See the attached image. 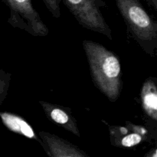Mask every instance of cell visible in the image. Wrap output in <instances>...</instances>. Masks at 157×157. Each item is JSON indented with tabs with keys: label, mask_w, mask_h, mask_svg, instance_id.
<instances>
[{
	"label": "cell",
	"mask_w": 157,
	"mask_h": 157,
	"mask_svg": "<svg viewBox=\"0 0 157 157\" xmlns=\"http://www.w3.org/2000/svg\"><path fill=\"white\" fill-rule=\"evenodd\" d=\"M48 10L55 18L61 17V0H42Z\"/></svg>",
	"instance_id": "10"
},
{
	"label": "cell",
	"mask_w": 157,
	"mask_h": 157,
	"mask_svg": "<svg viewBox=\"0 0 157 157\" xmlns=\"http://www.w3.org/2000/svg\"><path fill=\"white\" fill-rule=\"evenodd\" d=\"M39 104L42 107L46 117L52 123L76 136H80L78 122L72 114L70 108L43 101H40Z\"/></svg>",
	"instance_id": "5"
},
{
	"label": "cell",
	"mask_w": 157,
	"mask_h": 157,
	"mask_svg": "<svg viewBox=\"0 0 157 157\" xmlns=\"http://www.w3.org/2000/svg\"><path fill=\"white\" fill-rule=\"evenodd\" d=\"M82 44L95 87L110 102H116L123 89L122 67L119 58L100 43L84 40Z\"/></svg>",
	"instance_id": "1"
},
{
	"label": "cell",
	"mask_w": 157,
	"mask_h": 157,
	"mask_svg": "<svg viewBox=\"0 0 157 157\" xmlns=\"http://www.w3.org/2000/svg\"><path fill=\"white\" fill-rule=\"evenodd\" d=\"M127 29L140 47L150 56L157 48V23L140 0H114Z\"/></svg>",
	"instance_id": "2"
},
{
	"label": "cell",
	"mask_w": 157,
	"mask_h": 157,
	"mask_svg": "<svg viewBox=\"0 0 157 157\" xmlns=\"http://www.w3.org/2000/svg\"><path fill=\"white\" fill-rule=\"evenodd\" d=\"M75 19L84 29L112 38L110 26L103 15L101 9L106 6L104 0H61Z\"/></svg>",
	"instance_id": "3"
},
{
	"label": "cell",
	"mask_w": 157,
	"mask_h": 157,
	"mask_svg": "<svg viewBox=\"0 0 157 157\" xmlns=\"http://www.w3.org/2000/svg\"><path fill=\"white\" fill-rule=\"evenodd\" d=\"M9 9L8 23L35 37H45L49 30L33 6L32 0H1Z\"/></svg>",
	"instance_id": "4"
},
{
	"label": "cell",
	"mask_w": 157,
	"mask_h": 157,
	"mask_svg": "<svg viewBox=\"0 0 157 157\" xmlns=\"http://www.w3.org/2000/svg\"><path fill=\"white\" fill-rule=\"evenodd\" d=\"M147 4L151 6L155 11H157V0H146Z\"/></svg>",
	"instance_id": "11"
},
{
	"label": "cell",
	"mask_w": 157,
	"mask_h": 157,
	"mask_svg": "<svg viewBox=\"0 0 157 157\" xmlns=\"http://www.w3.org/2000/svg\"><path fill=\"white\" fill-rule=\"evenodd\" d=\"M129 127H110V130L124 135L121 140V145L124 147H131L137 145L143 140V137L147 133L144 127L135 125L132 133H129L130 130V122H127Z\"/></svg>",
	"instance_id": "8"
},
{
	"label": "cell",
	"mask_w": 157,
	"mask_h": 157,
	"mask_svg": "<svg viewBox=\"0 0 157 157\" xmlns=\"http://www.w3.org/2000/svg\"><path fill=\"white\" fill-rule=\"evenodd\" d=\"M12 75L3 69H0V106L7 97L10 87Z\"/></svg>",
	"instance_id": "9"
},
{
	"label": "cell",
	"mask_w": 157,
	"mask_h": 157,
	"mask_svg": "<svg viewBox=\"0 0 157 157\" xmlns=\"http://www.w3.org/2000/svg\"><path fill=\"white\" fill-rule=\"evenodd\" d=\"M0 118L2 124L11 131L23 135L29 139L38 140L35 132L30 124L18 115L8 112H0Z\"/></svg>",
	"instance_id": "7"
},
{
	"label": "cell",
	"mask_w": 157,
	"mask_h": 157,
	"mask_svg": "<svg viewBox=\"0 0 157 157\" xmlns=\"http://www.w3.org/2000/svg\"><path fill=\"white\" fill-rule=\"evenodd\" d=\"M142 108L145 114L153 121H157L156 78L150 77L143 84L140 92Z\"/></svg>",
	"instance_id": "6"
}]
</instances>
